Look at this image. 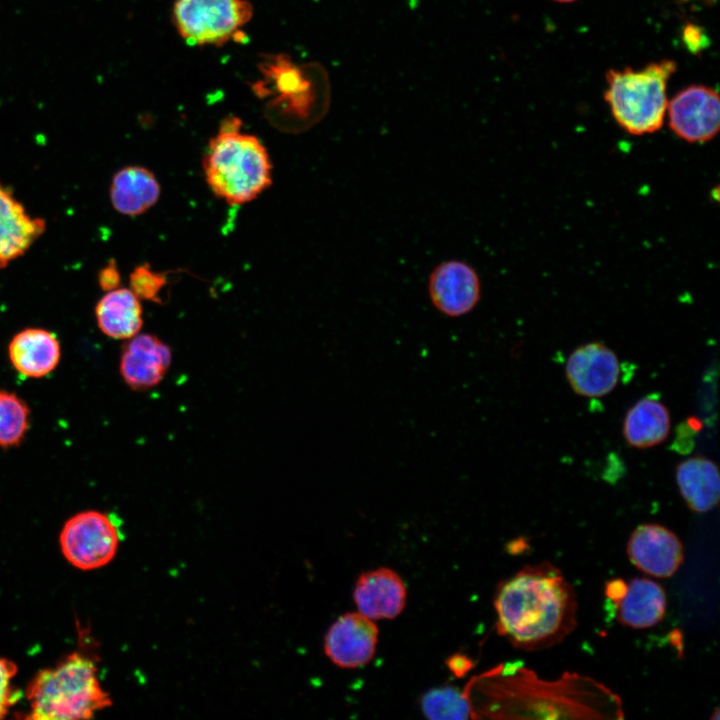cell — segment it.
<instances>
[{"label":"cell","instance_id":"1","mask_svg":"<svg viewBox=\"0 0 720 720\" xmlns=\"http://www.w3.org/2000/svg\"><path fill=\"white\" fill-rule=\"evenodd\" d=\"M487 687L483 709L494 718L622 719L620 697L597 680L566 672L540 678L521 662L505 663L478 677Z\"/></svg>","mask_w":720,"mask_h":720},{"label":"cell","instance_id":"2","mask_svg":"<svg viewBox=\"0 0 720 720\" xmlns=\"http://www.w3.org/2000/svg\"><path fill=\"white\" fill-rule=\"evenodd\" d=\"M494 607L498 633L525 651L551 648L577 625L576 593L548 561L527 565L501 582Z\"/></svg>","mask_w":720,"mask_h":720},{"label":"cell","instance_id":"3","mask_svg":"<svg viewBox=\"0 0 720 720\" xmlns=\"http://www.w3.org/2000/svg\"><path fill=\"white\" fill-rule=\"evenodd\" d=\"M202 166L207 185L230 205L256 199L272 184L270 156L260 139L242 130L235 116L222 120L209 140Z\"/></svg>","mask_w":720,"mask_h":720},{"label":"cell","instance_id":"4","mask_svg":"<svg viewBox=\"0 0 720 720\" xmlns=\"http://www.w3.org/2000/svg\"><path fill=\"white\" fill-rule=\"evenodd\" d=\"M25 695L30 707L27 718L37 720L88 719L111 705L99 682L96 663L78 651L39 671Z\"/></svg>","mask_w":720,"mask_h":720},{"label":"cell","instance_id":"5","mask_svg":"<svg viewBox=\"0 0 720 720\" xmlns=\"http://www.w3.org/2000/svg\"><path fill=\"white\" fill-rule=\"evenodd\" d=\"M675 71V62L668 59L639 70H609L604 98L617 124L634 136L657 132L666 119L667 83Z\"/></svg>","mask_w":720,"mask_h":720},{"label":"cell","instance_id":"6","mask_svg":"<svg viewBox=\"0 0 720 720\" xmlns=\"http://www.w3.org/2000/svg\"><path fill=\"white\" fill-rule=\"evenodd\" d=\"M260 64L266 85H272L279 94L273 103L291 119L296 130L308 128L324 116L329 93L320 67L313 70L312 65L297 66L284 55L269 57Z\"/></svg>","mask_w":720,"mask_h":720},{"label":"cell","instance_id":"7","mask_svg":"<svg viewBox=\"0 0 720 720\" xmlns=\"http://www.w3.org/2000/svg\"><path fill=\"white\" fill-rule=\"evenodd\" d=\"M254 8L249 0H175L171 20L190 46H223L242 42Z\"/></svg>","mask_w":720,"mask_h":720},{"label":"cell","instance_id":"8","mask_svg":"<svg viewBox=\"0 0 720 720\" xmlns=\"http://www.w3.org/2000/svg\"><path fill=\"white\" fill-rule=\"evenodd\" d=\"M120 531L111 516L96 510L76 513L64 524L59 543L66 560L81 570L107 565L115 556Z\"/></svg>","mask_w":720,"mask_h":720},{"label":"cell","instance_id":"9","mask_svg":"<svg viewBox=\"0 0 720 720\" xmlns=\"http://www.w3.org/2000/svg\"><path fill=\"white\" fill-rule=\"evenodd\" d=\"M666 117L672 132L685 142H708L720 129L719 95L704 85L686 87L668 102Z\"/></svg>","mask_w":720,"mask_h":720},{"label":"cell","instance_id":"10","mask_svg":"<svg viewBox=\"0 0 720 720\" xmlns=\"http://www.w3.org/2000/svg\"><path fill=\"white\" fill-rule=\"evenodd\" d=\"M427 287L433 306L452 318L470 313L481 298V280L477 271L459 259L436 265L429 275Z\"/></svg>","mask_w":720,"mask_h":720},{"label":"cell","instance_id":"11","mask_svg":"<svg viewBox=\"0 0 720 720\" xmlns=\"http://www.w3.org/2000/svg\"><path fill=\"white\" fill-rule=\"evenodd\" d=\"M618 356L602 342L578 346L569 355L565 373L572 390L583 397H603L614 390L620 377Z\"/></svg>","mask_w":720,"mask_h":720},{"label":"cell","instance_id":"12","mask_svg":"<svg viewBox=\"0 0 720 720\" xmlns=\"http://www.w3.org/2000/svg\"><path fill=\"white\" fill-rule=\"evenodd\" d=\"M627 554L639 570L658 578L672 576L684 559L683 545L677 535L655 523L642 524L632 532Z\"/></svg>","mask_w":720,"mask_h":720},{"label":"cell","instance_id":"13","mask_svg":"<svg viewBox=\"0 0 720 720\" xmlns=\"http://www.w3.org/2000/svg\"><path fill=\"white\" fill-rule=\"evenodd\" d=\"M378 633L372 619L360 612L346 613L329 628L324 642L325 653L340 667H362L373 658Z\"/></svg>","mask_w":720,"mask_h":720},{"label":"cell","instance_id":"14","mask_svg":"<svg viewBox=\"0 0 720 720\" xmlns=\"http://www.w3.org/2000/svg\"><path fill=\"white\" fill-rule=\"evenodd\" d=\"M172 360L170 347L152 334H137L123 346L120 374L133 390H146L159 384Z\"/></svg>","mask_w":720,"mask_h":720},{"label":"cell","instance_id":"15","mask_svg":"<svg viewBox=\"0 0 720 720\" xmlns=\"http://www.w3.org/2000/svg\"><path fill=\"white\" fill-rule=\"evenodd\" d=\"M353 598L358 612L369 619H393L405 607L406 588L395 571L381 567L358 577Z\"/></svg>","mask_w":720,"mask_h":720},{"label":"cell","instance_id":"16","mask_svg":"<svg viewBox=\"0 0 720 720\" xmlns=\"http://www.w3.org/2000/svg\"><path fill=\"white\" fill-rule=\"evenodd\" d=\"M44 231V220L27 213L0 182V268L24 255Z\"/></svg>","mask_w":720,"mask_h":720},{"label":"cell","instance_id":"17","mask_svg":"<svg viewBox=\"0 0 720 720\" xmlns=\"http://www.w3.org/2000/svg\"><path fill=\"white\" fill-rule=\"evenodd\" d=\"M8 357L20 375L39 379L56 369L61 358V346L54 333L43 328H26L11 338Z\"/></svg>","mask_w":720,"mask_h":720},{"label":"cell","instance_id":"18","mask_svg":"<svg viewBox=\"0 0 720 720\" xmlns=\"http://www.w3.org/2000/svg\"><path fill=\"white\" fill-rule=\"evenodd\" d=\"M109 193L116 211L126 216H138L158 202L161 188L149 169L130 165L114 174Z\"/></svg>","mask_w":720,"mask_h":720},{"label":"cell","instance_id":"19","mask_svg":"<svg viewBox=\"0 0 720 720\" xmlns=\"http://www.w3.org/2000/svg\"><path fill=\"white\" fill-rule=\"evenodd\" d=\"M617 620L635 629L650 628L664 617L666 593L661 585L647 578H633L623 596L615 602Z\"/></svg>","mask_w":720,"mask_h":720},{"label":"cell","instance_id":"20","mask_svg":"<svg viewBox=\"0 0 720 720\" xmlns=\"http://www.w3.org/2000/svg\"><path fill=\"white\" fill-rule=\"evenodd\" d=\"M680 494L694 512L706 513L719 502L720 477L717 464L705 456L681 461L675 470Z\"/></svg>","mask_w":720,"mask_h":720},{"label":"cell","instance_id":"21","mask_svg":"<svg viewBox=\"0 0 720 720\" xmlns=\"http://www.w3.org/2000/svg\"><path fill=\"white\" fill-rule=\"evenodd\" d=\"M670 428L668 408L656 394H651L639 399L626 412L623 436L631 447L650 448L665 441Z\"/></svg>","mask_w":720,"mask_h":720},{"label":"cell","instance_id":"22","mask_svg":"<svg viewBox=\"0 0 720 720\" xmlns=\"http://www.w3.org/2000/svg\"><path fill=\"white\" fill-rule=\"evenodd\" d=\"M140 299L128 288L107 291L96 304L95 317L100 331L113 339H130L143 325Z\"/></svg>","mask_w":720,"mask_h":720},{"label":"cell","instance_id":"23","mask_svg":"<svg viewBox=\"0 0 720 720\" xmlns=\"http://www.w3.org/2000/svg\"><path fill=\"white\" fill-rule=\"evenodd\" d=\"M30 409L16 393L0 389V447L20 445L29 429Z\"/></svg>","mask_w":720,"mask_h":720},{"label":"cell","instance_id":"24","mask_svg":"<svg viewBox=\"0 0 720 720\" xmlns=\"http://www.w3.org/2000/svg\"><path fill=\"white\" fill-rule=\"evenodd\" d=\"M421 707L430 719L473 718L466 691L460 692L455 687L447 686L428 691L421 699Z\"/></svg>","mask_w":720,"mask_h":720},{"label":"cell","instance_id":"25","mask_svg":"<svg viewBox=\"0 0 720 720\" xmlns=\"http://www.w3.org/2000/svg\"><path fill=\"white\" fill-rule=\"evenodd\" d=\"M129 279L130 289L139 299L162 302V292L168 284L166 272L156 271L148 263H143L133 269Z\"/></svg>","mask_w":720,"mask_h":720},{"label":"cell","instance_id":"26","mask_svg":"<svg viewBox=\"0 0 720 720\" xmlns=\"http://www.w3.org/2000/svg\"><path fill=\"white\" fill-rule=\"evenodd\" d=\"M16 673V664L7 658L0 657V719L7 715L19 697L11 684Z\"/></svg>","mask_w":720,"mask_h":720},{"label":"cell","instance_id":"27","mask_svg":"<svg viewBox=\"0 0 720 720\" xmlns=\"http://www.w3.org/2000/svg\"><path fill=\"white\" fill-rule=\"evenodd\" d=\"M682 39L686 48L693 54L700 53L709 44V39L703 28L687 23L682 31Z\"/></svg>","mask_w":720,"mask_h":720},{"label":"cell","instance_id":"28","mask_svg":"<svg viewBox=\"0 0 720 720\" xmlns=\"http://www.w3.org/2000/svg\"><path fill=\"white\" fill-rule=\"evenodd\" d=\"M98 283L100 287L106 292L116 289L120 286L121 276L114 260H110L99 271Z\"/></svg>","mask_w":720,"mask_h":720},{"label":"cell","instance_id":"29","mask_svg":"<svg viewBox=\"0 0 720 720\" xmlns=\"http://www.w3.org/2000/svg\"><path fill=\"white\" fill-rule=\"evenodd\" d=\"M626 588V582L621 579H614L606 584L605 594L609 600L616 602L623 596Z\"/></svg>","mask_w":720,"mask_h":720},{"label":"cell","instance_id":"30","mask_svg":"<svg viewBox=\"0 0 720 720\" xmlns=\"http://www.w3.org/2000/svg\"><path fill=\"white\" fill-rule=\"evenodd\" d=\"M449 667L455 674H459L466 672L471 667V663L465 657H454L450 659Z\"/></svg>","mask_w":720,"mask_h":720},{"label":"cell","instance_id":"31","mask_svg":"<svg viewBox=\"0 0 720 720\" xmlns=\"http://www.w3.org/2000/svg\"><path fill=\"white\" fill-rule=\"evenodd\" d=\"M554 1H557V2H560V3H570V2H573V1H576V0H554Z\"/></svg>","mask_w":720,"mask_h":720},{"label":"cell","instance_id":"32","mask_svg":"<svg viewBox=\"0 0 720 720\" xmlns=\"http://www.w3.org/2000/svg\"><path fill=\"white\" fill-rule=\"evenodd\" d=\"M683 1H686V0H683Z\"/></svg>","mask_w":720,"mask_h":720}]
</instances>
